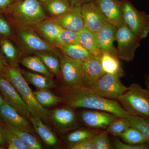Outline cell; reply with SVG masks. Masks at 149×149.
Instances as JSON below:
<instances>
[{
	"label": "cell",
	"instance_id": "cell-16",
	"mask_svg": "<svg viewBox=\"0 0 149 149\" xmlns=\"http://www.w3.org/2000/svg\"><path fill=\"white\" fill-rule=\"evenodd\" d=\"M95 3L110 24L117 28L125 23L123 3L117 0H96Z\"/></svg>",
	"mask_w": 149,
	"mask_h": 149
},
{
	"label": "cell",
	"instance_id": "cell-33",
	"mask_svg": "<svg viewBox=\"0 0 149 149\" xmlns=\"http://www.w3.org/2000/svg\"><path fill=\"white\" fill-rule=\"evenodd\" d=\"M47 4L49 13L56 17L61 16L68 10L71 4L67 0H51Z\"/></svg>",
	"mask_w": 149,
	"mask_h": 149
},
{
	"label": "cell",
	"instance_id": "cell-24",
	"mask_svg": "<svg viewBox=\"0 0 149 149\" xmlns=\"http://www.w3.org/2000/svg\"><path fill=\"white\" fill-rule=\"evenodd\" d=\"M24 77L28 83L38 90L50 89L55 87L52 78L30 72H24Z\"/></svg>",
	"mask_w": 149,
	"mask_h": 149
},
{
	"label": "cell",
	"instance_id": "cell-4",
	"mask_svg": "<svg viewBox=\"0 0 149 149\" xmlns=\"http://www.w3.org/2000/svg\"><path fill=\"white\" fill-rule=\"evenodd\" d=\"M123 19L134 35L141 40L149 34V14L140 11L129 2L123 3Z\"/></svg>",
	"mask_w": 149,
	"mask_h": 149
},
{
	"label": "cell",
	"instance_id": "cell-46",
	"mask_svg": "<svg viewBox=\"0 0 149 149\" xmlns=\"http://www.w3.org/2000/svg\"><path fill=\"white\" fill-rule=\"evenodd\" d=\"M4 101V100L3 99L1 94L0 93V107L1 106L2 104Z\"/></svg>",
	"mask_w": 149,
	"mask_h": 149
},
{
	"label": "cell",
	"instance_id": "cell-25",
	"mask_svg": "<svg viewBox=\"0 0 149 149\" xmlns=\"http://www.w3.org/2000/svg\"><path fill=\"white\" fill-rule=\"evenodd\" d=\"M102 68L106 73L115 74L123 71L118 57L107 52H102L100 57Z\"/></svg>",
	"mask_w": 149,
	"mask_h": 149
},
{
	"label": "cell",
	"instance_id": "cell-42",
	"mask_svg": "<svg viewBox=\"0 0 149 149\" xmlns=\"http://www.w3.org/2000/svg\"><path fill=\"white\" fill-rule=\"evenodd\" d=\"M6 141L3 136L1 128L0 125V147L2 146L5 144Z\"/></svg>",
	"mask_w": 149,
	"mask_h": 149
},
{
	"label": "cell",
	"instance_id": "cell-41",
	"mask_svg": "<svg viewBox=\"0 0 149 149\" xmlns=\"http://www.w3.org/2000/svg\"><path fill=\"white\" fill-rule=\"evenodd\" d=\"M13 0H0V8H4L9 6Z\"/></svg>",
	"mask_w": 149,
	"mask_h": 149
},
{
	"label": "cell",
	"instance_id": "cell-6",
	"mask_svg": "<svg viewBox=\"0 0 149 149\" xmlns=\"http://www.w3.org/2000/svg\"><path fill=\"white\" fill-rule=\"evenodd\" d=\"M141 40L130 31L125 23L117 27L116 41L117 42L118 58L126 62L133 60Z\"/></svg>",
	"mask_w": 149,
	"mask_h": 149
},
{
	"label": "cell",
	"instance_id": "cell-23",
	"mask_svg": "<svg viewBox=\"0 0 149 149\" xmlns=\"http://www.w3.org/2000/svg\"><path fill=\"white\" fill-rule=\"evenodd\" d=\"M22 65L34 72L42 74L52 78L54 74L49 70L44 63L38 56H27L22 59Z\"/></svg>",
	"mask_w": 149,
	"mask_h": 149
},
{
	"label": "cell",
	"instance_id": "cell-8",
	"mask_svg": "<svg viewBox=\"0 0 149 149\" xmlns=\"http://www.w3.org/2000/svg\"><path fill=\"white\" fill-rule=\"evenodd\" d=\"M60 72L64 85L72 90L81 84V75L83 61L74 59L65 55L59 56Z\"/></svg>",
	"mask_w": 149,
	"mask_h": 149
},
{
	"label": "cell",
	"instance_id": "cell-43",
	"mask_svg": "<svg viewBox=\"0 0 149 149\" xmlns=\"http://www.w3.org/2000/svg\"><path fill=\"white\" fill-rule=\"evenodd\" d=\"M92 0H72V3L81 4L91 2Z\"/></svg>",
	"mask_w": 149,
	"mask_h": 149
},
{
	"label": "cell",
	"instance_id": "cell-39",
	"mask_svg": "<svg viewBox=\"0 0 149 149\" xmlns=\"http://www.w3.org/2000/svg\"><path fill=\"white\" fill-rule=\"evenodd\" d=\"M92 138L70 145V148L71 149H94Z\"/></svg>",
	"mask_w": 149,
	"mask_h": 149
},
{
	"label": "cell",
	"instance_id": "cell-9",
	"mask_svg": "<svg viewBox=\"0 0 149 149\" xmlns=\"http://www.w3.org/2000/svg\"><path fill=\"white\" fill-rule=\"evenodd\" d=\"M0 93L6 102L13 108L19 114L29 119L32 115L31 109L12 84L1 72Z\"/></svg>",
	"mask_w": 149,
	"mask_h": 149
},
{
	"label": "cell",
	"instance_id": "cell-17",
	"mask_svg": "<svg viewBox=\"0 0 149 149\" xmlns=\"http://www.w3.org/2000/svg\"><path fill=\"white\" fill-rule=\"evenodd\" d=\"M19 37L24 45L32 50L49 53L58 57L60 56L57 51L52 46L31 30L22 29L19 32Z\"/></svg>",
	"mask_w": 149,
	"mask_h": 149
},
{
	"label": "cell",
	"instance_id": "cell-40",
	"mask_svg": "<svg viewBox=\"0 0 149 149\" xmlns=\"http://www.w3.org/2000/svg\"><path fill=\"white\" fill-rule=\"evenodd\" d=\"M0 34L5 36H10L12 35L10 26L5 20L1 17H0Z\"/></svg>",
	"mask_w": 149,
	"mask_h": 149
},
{
	"label": "cell",
	"instance_id": "cell-37",
	"mask_svg": "<svg viewBox=\"0 0 149 149\" xmlns=\"http://www.w3.org/2000/svg\"><path fill=\"white\" fill-rule=\"evenodd\" d=\"M1 47L6 57L10 61L16 59L17 55V50L13 44L7 39H3L1 41Z\"/></svg>",
	"mask_w": 149,
	"mask_h": 149
},
{
	"label": "cell",
	"instance_id": "cell-10",
	"mask_svg": "<svg viewBox=\"0 0 149 149\" xmlns=\"http://www.w3.org/2000/svg\"><path fill=\"white\" fill-rule=\"evenodd\" d=\"M52 20L62 29L75 32H80L85 27L80 4L71 3L67 11Z\"/></svg>",
	"mask_w": 149,
	"mask_h": 149
},
{
	"label": "cell",
	"instance_id": "cell-13",
	"mask_svg": "<svg viewBox=\"0 0 149 149\" xmlns=\"http://www.w3.org/2000/svg\"><path fill=\"white\" fill-rule=\"evenodd\" d=\"M50 118L59 131L74 130L79 125L77 115L73 108L68 106L52 111L50 112Z\"/></svg>",
	"mask_w": 149,
	"mask_h": 149
},
{
	"label": "cell",
	"instance_id": "cell-36",
	"mask_svg": "<svg viewBox=\"0 0 149 149\" xmlns=\"http://www.w3.org/2000/svg\"><path fill=\"white\" fill-rule=\"evenodd\" d=\"M94 149L112 148L109 139L108 133L104 131L98 133L92 138Z\"/></svg>",
	"mask_w": 149,
	"mask_h": 149
},
{
	"label": "cell",
	"instance_id": "cell-34",
	"mask_svg": "<svg viewBox=\"0 0 149 149\" xmlns=\"http://www.w3.org/2000/svg\"><path fill=\"white\" fill-rule=\"evenodd\" d=\"M128 119L131 125L138 128L149 143V118L130 115Z\"/></svg>",
	"mask_w": 149,
	"mask_h": 149
},
{
	"label": "cell",
	"instance_id": "cell-20",
	"mask_svg": "<svg viewBox=\"0 0 149 149\" xmlns=\"http://www.w3.org/2000/svg\"><path fill=\"white\" fill-rule=\"evenodd\" d=\"M29 119L35 132L45 143L49 146H55L58 142L56 137L49 128L43 124L42 120L32 115Z\"/></svg>",
	"mask_w": 149,
	"mask_h": 149
},
{
	"label": "cell",
	"instance_id": "cell-28",
	"mask_svg": "<svg viewBox=\"0 0 149 149\" xmlns=\"http://www.w3.org/2000/svg\"><path fill=\"white\" fill-rule=\"evenodd\" d=\"M131 125L128 118L118 116L110 123L106 128V131L113 136L119 137Z\"/></svg>",
	"mask_w": 149,
	"mask_h": 149
},
{
	"label": "cell",
	"instance_id": "cell-5",
	"mask_svg": "<svg viewBox=\"0 0 149 149\" xmlns=\"http://www.w3.org/2000/svg\"><path fill=\"white\" fill-rule=\"evenodd\" d=\"M124 71L115 74L105 73L92 88L99 95L109 100H118L128 90L120 81Z\"/></svg>",
	"mask_w": 149,
	"mask_h": 149
},
{
	"label": "cell",
	"instance_id": "cell-38",
	"mask_svg": "<svg viewBox=\"0 0 149 149\" xmlns=\"http://www.w3.org/2000/svg\"><path fill=\"white\" fill-rule=\"evenodd\" d=\"M115 148L117 149H149V143L146 142L140 145H133L126 143L115 139L114 140Z\"/></svg>",
	"mask_w": 149,
	"mask_h": 149
},
{
	"label": "cell",
	"instance_id": "cell-35",
	"mask_svg": "<svg viewBox=\"0 0 149 149\" xmlns=\"http://www.w3.org/2000/svg\"><path fill=\"white\" fill-rule=\"evenodd\" d=\"M78 42L77 32L62 29L56 39L54 45L59 47L67 44Z\"/></svg>",
	"mask_w": 149,
	"mask_h": 149
},
{
	"label": "cell",
	"instance_id": "cell-3",
	"mask_svg": "<svg viewBox=\"0 0 149 149\" xmlns=\"http://www.w3.org/2000/svg\"><path fill=\"white\" fill-rule=\"evenodd\" d=\"M118 100L129 114L149 118V91L139 83H132Z\"/></svg>",
	"mask_w": 149,
	"mask_h": 149
},
{
	"label": "cell",
	"instance_id": "cell-32",
	"mask_svg": "<svg viewBox=\"0 0 149 149\" xmlns=\"http://www.w3.org/2000/svg\"><path fill=\"white\" fill-rule=\"evenodd\" d=\"M97 133V131L93 129H78L69 133L66 136V140L71 145L91 139Z\"/></svg>",
	"mask_w": 149,
	"mask_h": 149
},
{
	"label": "cell",
	"instance_id": "cell-22",
	"mask_svg": "<svg viewBox=\"0 0 149 149\" xmlns=\"http://www.w3.org/2000/svg\"><path fill=\"white\" fill-rule=\"evenodd\" d=\"M38 24V29L43 37L51 44H55L56 39L62 28L52 20H45Z\"/></svg>",
	"mask_w": 149,
	"mask_h": 149
},
{
	"label": "cell",
	"instance_id": "cell-15",
	"mask_svg": "<svg viewBox=\"0 0 149 149\" xmlns=\"http://www.w3.org/2000/svg\"><path fill=\"white\" fill-rule=\"evenodd\" d=\"M0 117L6 125L25 130L35 136V130L31 127L27 118L18 113L5 101L0 107Z\"/></svg>",
	"mask_w": 149,
	"mask_h": 149
},
{
	"label": "cell",
	"instance_id": "cell-26",
	"mask_svg": "<svg viewBox=\"0 0 149 149\" xmlns=\"http://www.w3.org/2000/svg\"><path fill=\"white\" fill-rule=\"evenodd\" d=\"M33 93L36 100L44 108L53 106L64 100L63 98L56 95L49 89L38 90Z\"/></svg>",
	"mask_w": 149,
	"mask_h": 149
},
{
	"label": "cell",
	"instance_id": "cell-21",
	"mask_svg": "<svg viewBox=\"0 0 149 149\" xmlns=\"http://www.w3.org/2000/svg\"><path fill=\"white\" fill-rule=\"evenodd\" d=\"M58 47L61 49L63 54L71 58L83 61L88 60L95 56L79 42L63 45Z\"/></svg>",
	"mask_w": 149,
	"mask_h": 149
},
{
	"label": "cell",
	"instance_id": "cell-11",
	"mask_svg": "<svg viewBox=\"0 0 149 149\" xmlns=\"http://www.w3.org/2000/svg\"><path fill=\"white\" fill-rule=\"evenodd\" d=\"M82 13L85 27L95 34L109 24L95 3H84L82 6Z\"/></svg>",
	"mask_w": 149,
	"mask_h": 149
},
{
	"label": "cell",
	"instance_id": "cell-1",
	"mask_svg": "<svg viewBox=\"0 0 149 149\" xmlns=\"http://www.w3.org/2000/svg\"><path fill=\"white\" fill-rule=\"evenodd\" d=\"M63 99L68 106L73 108L97 110L127 118L130 115L117 101L103 97L93 89L83 86L72 89Z\"/></svg>",
	"mask_w": 149,
	"mask_h": 149
},
{
	"label": "cell",
	"instance_id": "cell-44",
	"mask_svg": "<svg viewBox=\"0 0 149 149\" xmlns=\"http://www.w3.org/2000/svg\"><path fill=\"white\" fill-rule=\"evenodd\" d=\"M145 83L147 89L149 91V74H146L145 76Z\"/></svg>",
	"mask_w": 149,
	"mask_h": 149
},
{
	"label": "cell",
	"instance_id": "cell-18",
	"mask_svg": "<svg viewBox=\"0 0 149 149\" xmlns=\"http://www.w3.org/2000/svg\"><path fill=\"white\" fill-rule=\"evenodd\" d=\"M116 29V27L108 24L96 33L98 43L102 53H108L118 57L117 49L114 46Z\"/></svg>",
	"mask_w": 149,
	"mask_h": 149
},
{
	"label": "cell",
	"instance_id": "cell-2",
	"mask_svg": "<svg viewBox=\"0 0 149 149\" xmlns=\"http://www.w3.org/2000/svg\"><path fill=\"white\" fill-rule=\"evenodd\" d=\"M3 74L29 106L32 115L37 116L42 120L48 121L50 120V112L36 100L27 81L17 68L15 66L6 67L3 70Z\"/></svg>",
	"mask_w": 149,
	"mask_h": 149
},
{
	"label": "cell",
	"instance_id": "cell-29",
	"mask_svg": "<svg viewBox=\"0 0 149 149\" xmlns=\"http://www.w3.org/2000/svg\"><path fill=\"white\" fill-rule=\"evenodd\" d=\"M119 137L124 143L130 145H140L147 142L146 139L141 131L132 125Z\"/></svg>",
	"mask_w": 149,
	"mask_h": 149
},
{
	"label": "cell",
	"instance_id": "cell-14",
	"mask_svg": "<svg viewBox=\"0 0 149 149\" xmlns=\"http://www.w3.org/2000/svg\"><path fill=\"white\" fill-rule=\"evenodd\" d=\"M105 73L101 65L100 57L94 56L92 58L83 61L81 75L82 86L92 89Z\"/></svg>",
	"mask_w": 149,
	"mask_h": 149
},
{
	"label": "cell",
	"instance_id": "cell-30",
	"mask_svg": "<svg viewBox=\"0 0 149 149\" xmlns=\"http://www.w3.org/2000/svg\"><path fill=\"white\" fill-rule=\"evenodd\" d=\"M2 132L9 149H29L27 146L14 133L6 127L3 123L0 124Z\"/></svg>",
	"mask_w": 149,
	"mask_h": 149
},
{
	"label": "cell",
	"instance_id": "cell-47",
	"mask_svg": "<svg viewBox=\"0 0 149 149\" xmlns=\"http://www.w3.org/2000/svg\"><path fill=\"white\" fill-rule=\"evenodd\" d=\"M40 1H51V0H40Z\"/></svg>",
	"mask_w": 149,
	"mask_h": 149
},
{
	"label": "cell",
	"instance_id": "cell-12",
	"mask_svg": "<svg viewBox=\"0 0 149 149\" xmlns=\"http://www.w3.org/2000/svg\"><path fill=\"white\" fill-rule=\"evenodd\" d=\"M78 116L81 122L87 127L104 129H106L110 123L119 116L107 112L94 109L82 111L78 113Z\"/></svg>",
	"mask_w": 149,
	"mask_h": 149
},
{
	"label": "cell",
	"instance_id": "cell-27",
	"mask_svg": "<svg viewBox=\"0 0 149 149\" xmlns=\"http://www.w3.org/2000/svg\"><path fill=\"white\" fill-rule=\"evenodd\" d=\"M3 124L7 128L16 135L29 149H41L42 148L41 143L35 135L25 130L8 126L4 123Z\"/></svg>",
	"mask_w": 149,
	"mask_h": 149
},
{
	"label": "cell",
	"instance_id": "cell-31",
	"mask_svg": "<svg viewBox=\"0 0 149 149\" xmlns=\"http://www.w3.org/2000/svg\"><path fill=\"white\" fill-rule=\"evenodd\" d=\"M36 54L51 72L55 74L59 73L60 61L57 56L45 52H37Z\"/></svg>",
	"mask_w": 149,
	"mask_h": 149
},
{
	"label": "cell",
	"instance_id": "cell-7",
	"mask_svg": "<svg viewBox=\"0 0 149 149\" xmlns=\"http://www.w3.org/2000/svg\"><path fill=\"white\" fill-rule=\"evenodd\" d=\"M17 19L23 24H37L45 20L46 15L37 0H24L14 10Z\"/></svg>",
	"mask_w": 149,
	"mask_h": 149
},
{
	"label": "cell",
	"instance_id": "cell-45",
	"mask_svg": "<svg viewBox=\"0 0 149 149\" xmlns=\"http://www.w3.org/2000/svg\"><path fill=\"white\" fill-rule=\"evenodd\" d=\"M5 63L1 58L0 57V71L3 70L5 68Z\"/></svg>",
	"mask_w": 149,
	"mask_h": 149
},
{
	"label": "cell",
	"instance_id": "cell-19",
	"mask_svg": "<svg viewBox=\"0 0 149 149\" xmlns=\"http://www.w3.org/2000/svg\"><path fill=\"white\" fill-rule=\"evenodd\" d=\"M77 34L78 42L93 55L101 56L102 53L99 47L95 34L85 27Z\"/></svg>",
	"mask_w": 149,
	"mask_h": 149
}]
</instances>
